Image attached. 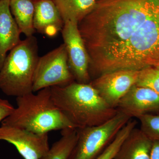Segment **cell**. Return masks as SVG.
<instances>
[{
    "label": "cell",
    "instance_id": "6da1fadb",
    "mask_svg": "<svg viewBox=\"0 0 159 159\" xmlns=\"http://www.w3.org/2000/svg\"><path fill=\"white\" fill-rule=\"evenodd\" d=\"M78 25L90 75L140 71L159 61V0H97Z\"/></svg>",
    "mask_w": 159,
    "mask_h": 159
},
{
    "label": "cell",
    "instance_id": "7a4b0ae2",
    "mask_svg": "<svg viewBox=\"0 0 159 159\" xmlns=\"http://www.w3.org/2000/svg\"><path fill=\"white\" fill-rule=\"evenodd\" d=\"M51 88L54 103L76 128L101 125L118 112L90 83L74 81Z\"/></svg>",
    "mask_w": 159,
    "mask_h": 159
},
{
    "label": "cell",
    "instance_id": "3957f363",
    "mask_svg": "<svg viewBox=\"0 0 159 159\" xmlns=\"http://www.w3.org/2000/svg\"><path fill=\"white\" fill-rule=\"evenodd\" d=\"M16 97V106L2 122L37 134L76 129L54 103L51 87Z\"/></svg>",
    "mask_w": 159,
    "mask_h": 159
},
{
    "label": "cell",
    "instance_id": "277c9868",
    "mask_svg": "<svg viewBox=\"0 0 159 159\" xmlns=\"http://www.w3.org/2000/svg\"><path fill=\"white\" fill-rule=\"evenodd\" d=\"M38 51L37 39L33 35L9 51L0 70V89L4 94L17 97L33 92Z\"/></svg>",
    "mask_w": 159,
    "mask_h": 159
},
{
    "label": "cell",
    "instance_id": "5b68a950",
    "mask_svg": "<svg viewBox=\"0 0 159 159\" xmlns=\"http://www.w3.org/2000/svg\"><path fill=\"white\" fill-rule=\"evenodd\" d=\"M130 119L118 111L116 116L103 124L77 128V142L69 159H96Z\"/></svg>",
    "mask_w": 159,
    "mask_h": 159
},
{
    "label": "cell",
    "instance_id": "8992f818",
    "mask_svg": "<svg viewBox=\"0 0 159 159\" xmlns=\"http://www.w3.org/2000/svg\"><path fill=\"white\" fill-rule=\"evenodd\" d=\"M74 80L63 43L39 57L34 73L32 91L36 93L46 88L66 85Z\"/></svg>",
    "mask_w": 159,
    "mask_h": 159
},
{
    "label": "cell",
    "instance_id": "52a82bcc",
    "mask_svg": "<svg viewBox=\"0 0 159 159\" xmlns=\"http://www.w3.org/2000/svg\"><path fill=\"white\" fill-rule=\"evenodd\" d=\"M78 25L75 21L66 22L61 34L67 54L69 67L74 80L80 83L89 84L91 82L89 57Z\"/></svg>",
    "mask_w": 159,
    "mask_h": 159
},
{
    "label": "cell",
    "instance_id": "ba28073f",
    "mask_svg": "<svg viewBox=\"0 0 159 159\" xmlns=\"http://www.w3.org/2000/svg\"><path fill=\"white\" fill-rule=\"evenodd\" d=\"M0 140L14 145L24 159H41L50 148L48 133H35L11 125L0 126Z\"/></svg>",
    "mask_w": 159,
    "mask_h": 159
},
{
    "label": "cell",
    "instance_id": "9c48e42d",
    "mask_svg": "<svg viewBox=\"0 0 159 159\" xmlns=\"http://www.w3.org/2000/svg\"><path fill=\"white\" fill-rule=\"evenodd\" d=\"M139 71L122 70L105 73L90 84L106 102L116 108L119 101L136 84Z\"/></svg>",
    "mask_w": 159,
    "mask_h": 159
},
{
    "label": "cell",
    "instance_id": "30bf717a",
    "mask_svg": "<svg viewBox=\"0 0 159 159\" xmlns=\"http://www.w3.org/2000/svg\"><path fill=\"white\" fill-rule=\"evenodd\" d=\"M117 109L131 119H138L148 114H159V94L134 85L120 100Z\"/></svg>",
    "mask_w": 159,
    "mask_h": 159
},
{
    "label": "cell",
    "instance_id": "8fae6325",
    "mask_svg": "<svg viewBox=\"0 0 159 159\" xmlns=\"http://www.w3.org/2000/svg\"><path fill=\"white\" fill-rule=\"evenodd\" d=\"M35 31L50 37L61 31L64 22L54 0H34Z\"/></svg>",
    "mask_w": 159,
    "mask_h": 159
},
{
    "label": "cell",
    "instance_id": "7c38bea8",
    "mask_svg": "<svg viewBox=\"0 0 159 159\" xmlns=\"http://www.w3.org/2000/svg\"><path fill=\"white\" fill-rule=\"evenodd\" d=\"M10 0L0 1V70L7 54L21 40V32L11 14Z\"/></svg>",
    "mask_w": 159,
    "mask_h": 159
},
{
    "label": "cell",
    "instance_id": "4fadbf2b",
    "mask_svg": "<svg viewBox=\"0 0 159 159\" xmlns=\"http://www.w3.org/2000/svg\"><path fill=\"white\" fill-rule=\"evenodd\" d=\"M152 142L140 129L135 127L122 143L114 159H150Z\"/></svg>",
    "mask_w": 159,
    "mask_h": 159
},
{
    "label": "cell",
    "instance_id": "5bb4252c",
    "mask_svg": "<svg viewBox=\"0 0 159 159\" xmlns=\"http://www.w3.org/2000/svg\"><path fill=\"white\" fill-rule=\"evenodd\" d=\"M10 10L21 33L26 37L36 32L33 25L34 0H10Z\"/></svg>",
    "mask_w": 159,
    "mask_h": 159
},
{
    "label": "cell",
    "instance_id": "9a60e30c",
    "mask_svg": "<svg viewBox=\"0 0 159 159\" xmlns=\"http://www.w3.org/2000/svg\"><path fill=\"white\" fill-rule=\"evenodd\" d=\"M64 22L79 23L93 10L97 0H54Z\"/></svg>",
    "mask_w": 159,
    "mask_h": 159
},
{
    "label": "cell",
    "instance_id": "2e32d148",
    "mask_svg": "<svg viewBox=\"0 0 159 159\" xmlns=\"http://www.w3.org/2000/svg\"><path fill=\"white\" fill-rule=\"evenodd\" d=\"M61 131V138L54 142L41 159H70L77 142V129H69Z\"/></svg>",
    "mask_w": 159,
    "mask_h": 159
},
{
    "label": "cell",
    "instance_id": "e0dca14e",
    "mask_svg": "<svg viewBox=\"0 0 159 159\" xmlns=\"http://www.w3.org/2000/svg\"><path fill=\"white\" fill-rule=\"evenodd\" d=\"M137 124L136 120L130 119L120 129L113 140L95 159H114L122 143L131 131L136 127Z\"/></svg>",
    "mask_w": 159,
    "mask_h": 159
},
{
    "label": "cell",
    "instance_id": "ac0fdd59",
    "mask_svg": "<svg viewBox=\"0 0 159 159\" xmlns=\"http://www.w3.org/2000/svg\"><path fill=\"white\" fill-rule=\"evenodd\" d=\"M135 85L150 89L159 94V69L150 66L139 71Z\"/></svg>",
    "mask_w": 159,
    "mask_h": 159
},
{
    "label": "cell",
    "instance_id": "d6986e66",
    "mask_svg": "<svg viewBox=\"0 0 159 159\" xmlns=\"http://www.w3.org/2000/svg\"><path fill=\"white\" fill-rule=\"evenodd\" d=\"M140 129L152 141H159V114H148L139 117Z\"/></svg>",
    "mask_w": 159,
    "mask_h": 159
},
{
    "label": "cell",
    "instance_id": "ffe728a7",
    "mask_svg": "<svg viewBox=\"0 0 159 159\" xmlns=\"http://www.w3.org/2000/svg\"><path fill=\"white\" fill-rule=\"evenodd\" d=\"M14 108L8 100L2 99L0 101V123L11 115Z\"/></svg>",
    "mask_w": 159,
    "mask_h": 159
},
{
    "label": "cell",
    "instance_id": "44dd1931",
    "mask_svg": "<svg viewBox=\"0 0 159 159\" xmlns=\"http://www.w3.org/2000/svg\"><path fill=\"white\" fill-rule=\"evenodd\" d=\"M150 159H159V141H153L151 152Z\"/></svg>",
    "mask_w": 159,
    "mask_h": 159
},
{
    "label": "cell",
    "instance_id": "7402d4cb",
    "mask_svg": "<svg viewBox=\"0 0 159 159\" xmlns=\"http://www.w3.org/2000/svg\"><path fill=\"white\" fill-rule=\"evenodd\" d=\"M155 67L159 69V61L157 63L155 66H154Z\"/></svg>",
    "mask_w": 159,
    "mask_h": 159
},
{
    "label": "cell",
    "instance_id": "603a6c76",
    "mask_svg": "<svg viewBox=\"0 0 159 159\" xmlns=\"http://www.w3.org/2000/svg\"><path fill=\"white\" fill-rule=\"evenodd\" d=\"M2 99H1V98H0V101H2Z\"/></svg>",
    "mask_w": 159,
    "mask_h": 159
},
{
    "label": "cell",
    "instance_id": "cb8c5ba5",
    "mask_svg": "<svg viewBox=\"0 0 159 159\" xmlns=\"http://www.w3.org/2000/svg\"><path fill=\"white\" fill-rule=\"evenodd\" d=\"M0 1H2V0H0Z\"/></svg>",
    "mask_w": 159,
    "mask_h": 159
}]
</instances>
